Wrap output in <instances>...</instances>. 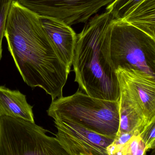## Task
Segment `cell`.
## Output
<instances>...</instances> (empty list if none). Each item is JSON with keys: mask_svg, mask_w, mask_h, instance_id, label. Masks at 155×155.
I'll return each mask as SVG.
<instances>
[{"mask_svg": "<svg viewBox=\"0 0 155 155\" xmlns=\"http://www.w3.org/2000/svg\"><path fill=\"white\" fill-rule=\"evenodd\" d=\"M4 37L25 83L41 87L52 101L63 96L70 69L60 59L39 16L16 0L12 3Z\"/></svg>", "mask_w": 155, "mask_h": 155, "instance_id": "1", "label": "cell"}, {"mask_svg": "<svg viewBox=\"0 0 155 155\" xmlns=\"http://www.w3.org/2000/svg\"><path fill=\"white\" fill-rule=\"evenodd\" d=\"M106 11L96 15L77 35L72 65L75 81L86 94L98 99L117 101L120 97L116 71L107 61L106 40L114 20Z\"/></svg>", "mask_w": 155, "mask_h": 155, "instance_id": "2", "label": "cell"}, {"mask_svg": "<svg viewBox=\"0 0 155 155\" xmlns=\"http://www.w3.org/2000/svg\"><path fill=\"white\" fill-rule=\"evenodd\" d=\"M113 69H132L155 77V39L122 20L114 19L106 40Z\"/></svg>", "mask_w": 155, "mask_h": 155, "instance_id": "3", "label": "cell"}, {"mask_svg": "<svg viewBox=\"0 0 155 155\" xmlns=\"http://www.w3.org/2000/svg\"><path fill=\"white\" fill-rule=\"evenodd\" d=\"M47 113L52 118H68L102 134L116 135L119 128V100L98 99L79 89L52 101Z\"/></svg>", "mask_w": 155, "mask_h": 155, "instance_id": "4", "label": "cell"}, {"mask_svg": "<svg viewBox=\"0 0 155 155\" xmlns=\"http://www.w3.org/2000/svg\"><path fill=\"white\" fill-rule=\"evenodd\" d=\"M35 123L0 116V155H71Z\"/></svg>", "mask_w": 155, "mask_h": 155, "instance_id": "5", "label": "cell"}, {"mask_svg": "<svg viewBox=\"0 0 155 155\" xmlns=\"http://www.w3.org/2000/svg\"><path fill=\"white\" fill-rule=\"evenodd\" d=\"M39 16L51 17L68 25L86 23L115 0H16Z\"/></svg>", "mask_w": 155, "mask_h": 155, "instance_id": "6", "label": "cell"}, {"mask_svg": "<svg viewBox=\"0 0 155 155\" xmlns=\"http://www.w3.org/2000/svg\"><path fill=\"white\" fill-rule=\"evenodd\" d=\"M53 118L57 129L56 138L70 155H107V147L116 135L98 134L68 118Z\"/></svg>", "mask_w": 155, "mask_h": 155, "instance_id": "7", "label": "cell"}, {"mask_svg": "<svg viewBox=\"0 0 155 155\" xmlns=\"http://www.w3.org/2000/svg\"><path fill=\"white\" fill-rule=\"evenodd\" d=\"M120 96L125 98L147 121L155 120V77L132 69L116 71Z\"/></svg>", "mask_w": 155, "mask_h": 155, "instance_id": "8", "label": "cell"}, {"mask_svg": "<svg viewBox=\"0 0 155 155\" xmlns=\"http://www.w3.org/2000/svg\"><path fill=\"white\" fill-rule=\"evenodd\" d=\"M39 16L41 24L53 44L61 61L71 68L77 35L70 25L51 17Z\"/></svg>", "mask_w": 155, "mask_h": 155, "instance_id": "9", "label": "cell"}, {"mask_svg": "<svg viewBox=\"0 0 155 155\" xmlns=\"http://www.w3.org/2000/svg\"><path fill=\"white\" fill-rule=\"evenodd\" d=\"M33 107L27 103L25 95L0 86V116L21 118L35 123Z\"/></svg>", "mask_w": 155, "mask_h": 155, "instance_id": "10", "label": "cell"}, {"mask_svg": "<svg viewBox=\"0 0 155 155\" xmlns=\"http://www.w3.org/2000/svg\"><path fill=\"white\" fill-rule=\"evenodd\" d=\"M122 20L155 39V0H144Z\"/></svg>", "mask_w": 155, "mask_h": 155, "instance_id": "11", "label": "cell"}, {"mask_svg": "<svg viewBox=\"0 0 155 155\" xmlns=\"http://www.w3.org/2000/svg\"><path fill=\"white\" fill-rule=\"evenodd\" d=\"M119 128L116 135L135 131H138L140 134L152 122L147 121L129 102L121 96L119 98Z\"/></svg>", "mask_w": 155, "mask_h": 155, "instance_id": "12", "label": "cell"}, {"mask_svg": "<svg viewBox=\"0 0 155 155\" xmlns=\"http://www.w3.org/2000/svg\"><path fill=\"white\" fill-rule=\"evenodd\" d=\"M144 0H115L107 5L106 11L116 20H122Z\"/></svg>", "mask_w": 155, "mask_h": 155, "instance_id": "13", "label": "cell"}, {"mask_svg": "<svg viewBox=\"0 0 155 155\" xmlns=\"http://www.w3.org/2000/svg\"><path fill=\"white\" fill-rule=\"evenodd\" d=\"M147 150L144 142L138 131L113 155H146Z\"/></svg>", "mask_w": 155, "mask_h": 155, "instance_id": "14", "label": "cell"}, {"mask_svg": "<svg viewBox=\"0 0 155 155\" xmlns=\"http://www.w3.org/2000/svg\"><path fill=\"white\" fill-rule=\"evenodd\" d=\"M15 0H0V61L2 60V42L4 37L5 25L12 3Z\"/></svg>", "mask_w": 155, "mask_h": 155, "instance_id": "15", "label": "cell"}, {"mask_svg": "<svg viewBox=\"0 0 155 155\" xmlns=\"http://www.w3.org/2000/svg\"><path fill=\"white\" fill-rule=\"evenodd\" d=\"M140 136L144 142L147 151L155 149V120L146 127Z\"/></svg>", "mask_w": 155, "mask_h": 155, "instance_id": "16", "label": "cell"}, {"mask_svg": "<svg viewBox=\"0 0 155 155\" xmlns=\"http://www.w3.org/2000/svg\"><path fill=\"white\" fill-rule=\"evenodd\" d=\"M78 155H93L89 154H82V153H80V154H79Z\"/></svg>", "mask_w": 155, "mask_h": 155, "instance_id": "17", "label": "cell"}, {"mask_svg": "<svg viewBox=\"0 0 155 155\" xmlns=\"http://www.w3.org/2000/svg\"><path fill=\"white\" fill-rule=\"evenodd\" d=\"M151 155H155V149H153V153Z\"/></svg>", "mask_w": 155, "mask_h": 155, "instance_id": "18", "label": "cell"}]
</instances>
